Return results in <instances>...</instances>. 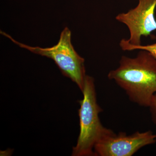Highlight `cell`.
<instances>
[{
    "label": "cell",
    "mask_w": 156,
    "mask_h": 156,
    "mask_svg": "<svg viewBox=\"0 0 156 156\" xmlns=\"http://www.w3.org/2000/svg\"><path fill=\"white\" fill-rule=\"evenodd\" d=\"M93 77L85 78L83 99L80 101L79 110L80 132L77 142L73 149V156H95V144L108 130L101 122L99 115L102 109L98 104Z\"/></svg>",
    "instance_id": "obj_2"
},
{
    "label": "cell",
    "mask_w": 156,
    "mask_h": 156,
    "mask_svg": "<svg viewBox=\"0 0 156 156\" xmlns=\"http://www.w3.org/2000/svg\"><path fill=\"white\" fill-rule=\"evenodd\" d=\"M108 77L125 91L132 102L149 107L156 93V60L144 50L134 58L122 56L119 66L111 70Z\"/></svg>",
    "instance_id": "obj_1"
},
{
    "label": "cell",
    "mask_w": 156,
    "mask_h": 156,
    "mask_svg": "<svg viewBox=\"0 0 156 156\" xmlns=\"http://www.w3.org/2000/svg\"><path fill=\"white\" fill-rule=\"evenodd\" d=\"M1 34L20 48L53 59L62 74L71 79L83 91L87 76L84 65L85 59L75 50L72 44L71 32L68 27H66L62 31L56 45L47 48L31 47L17 41L4 32L1 31Z\"/></svg>",
    "instance_id": "obj_3"
},
{
    "label": "cell",
    "mask_w": 156,
    "mask_h": 156,
    "mask_svg": "<svg viewBox=\"0 0 156 156\" xmlns=\"http://www.w3.org/2000/svg\"><path fill=\"white\" fill-rule=\"evenodd\" d=\"M156 143V134L151 131H136L128 135L115 133L108 129L94 146L96 156H132L141 148Z\"/></svg>",
    "instance_id": "obj_4"
},
{
    "label": "cell",
    "mask_w": 156,
    "mask_h": 156,
    "mask_svg": "<svg viewBox=\"0 0 156 156\" xmlns=\"http://www.w3.org/2000/svg\"><path fill=\"white\" fill-rule=\"evenodd\" d=\"M119 46L124 51H132L136 50H144L147 51L156 60V43L150 45L133 46L129 44L126 39H122L119 43Z\"/></svg>",
    "instance_id": "obj_6"
},
{
    "label": "cell",
    "mask_w": 156,
    "mask_h": 156,
    "mask_svg": "<svg viewBox=\"0 0 156 156\" xmlns=\"http://www.w3.org/2000/svg\"><path fill=\"white\" fill-rule=\"evenodd\" d=\"M156 0H139L136 7L126 13L118 14L115 19L128 27L130 37L126 39L133 46L141 45L142 37L151 36L156 30L155 11Z\"/></svg>",
    "instance_id": "obj_5"
},
{
    "label": "cell",
    "mask_w": 156,
    "mask_h": 156,
    "mask_svg": "<svg viewBox=\"0 0 156 156\" xmlns=\"http://www.w3.org/2000/svg\"><path fill=\"white\" fill-rule=\"evenodd\" d=\"M148 108L150 109L152 121L156 126V93L153 96Z\"/></svg>",
    "instance_id": "obj_7"
}]
</instances>
